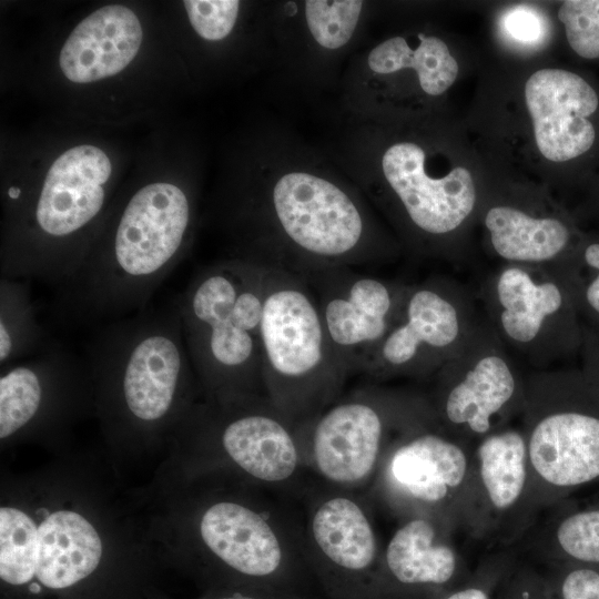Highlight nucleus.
Wrapping results in <instances>:
<instances>
[{
	"instance_id": "22",
	"label": "nucleus",
	"mask_w": 599,
	"mask_h": 599,
	"mask_svg": "<svg viewBox=\"0 0 599 599\" xmlns=\"http://www.w3.org/2000/svg\"><path fill=\"white\" fill-rule=\"evenodd\" d=\"M38 539L34 576L20 587H24L30 597L78 588L100 566L101 539L94 527L78 512L59 510L49 515L38 528Z\"/></svg>"
},
{
	"instance_id": "23",
	"label": "nucleus",
	"mask_w": 599,
	"mask_h": 599,
	"mask_svg": "<svg viewBox=\"0 0 599 599\" xmlns=\"http://www.w3.org/2000/svg\"><path fill=\"white\" fill-rule=\"evenodd\" d=\"M517 548L552 568L599 569V499L578 506L568 498L545 510Z\"/></svg>"
},
{
	"instance_id": "4",
	"label": "nucleus",
	"mask_w": 599,
	"mask_h": 599,
	"mask_svg": "<svg viewBox=\"0 0 599 599\" xmlns=\"http://www.w3.org/2000/svg\"><path fill=\"white\" fill-rule=\"evenodd\" d=\"M261 352L264 393L297 425L333 404L352 375L327 336L312 287L292 272L264 268Z\"/></svg>"
},
{
	"instance_id": "27",
	"label": "nucleus",
	"mask_w": 599,
	"mask_h": 599,
	"mask_svg": "<svg viewBox=\"0 0 599 599\" xmlns=\"http://www.w3.org/2000/svg\"><path fill=\"white\" fill-rule=\"evenodd\" d=\"M39 550L34 521L13 507L0 509V578L10 588H20L34 576Z\"/></svg>"
},
{
	"instance_id": "25",
	"label": "nucleus",
	"mask_w": 599,
	"mask_h": 599,
	"mask_svg": "<svg viewBox=\"0 0 599 599\" xmlns=\"http://www.w3.org/2000/svg\"><path fill=\"white\" fill-rule=\"evenodd\" d=\"M366 67L375 77L412 70L428 95L444 93L458 75V63L445 41L425 33H418L413 43L399 35L378 43L367 54Z\"/></svg>"
},
{
	"instance_id": "13",
	"label": "nucleus",
	"mask_w": 599,
	"mask_h": 599,
	"mask_svg": "<svg viewBox=\"0 0 599 599\" xmlns=\"http://www.w3.org/2000/svg\"><path fill=\"white\" fill-rule=\"evenodd\" d=\"M521 427L494 432L473 448L460 509V532L497 548H514L540 517Z\"/></svg>"
},
{
	"instance_id": "7",
	"label": "nucleus",
	"mask_w": 599,
	"mask_h": 599,
	"mask_svg": "<svg viewBox=\"0 0 599 599\" xmlns=\"http://www.w3.org/2000/svg\"><path fill=\"white\" fill-rule=\"evenodd\" d=\"M434 418L426 394L369 384L343 393L297 429L316 480L366 494L395 441Z\"/></svg>"
},
{
	"instance_id": "9",
	"label": "nucleus",
	"mask_w": 599,
	"mask_h": 599,
	"mask_svg": "<svg viewBox=\"0 0 599 599\" xmlns=\"http://www.w3.org/2000/svg\"><path fill=\"white\" fill-rule=\"evenodd\" d=\"M473 448L435 417L395 441L366 495L397 520L427 517L459 534Z\"/></svg>"
},
{
	"instance_id": "33",
	"label": "nucleus",
	"mask_w": 599,
	"mask_h": 599,
	"mask_svg": "<svg viewBox=\"0 0 599 599\" xmlns=\"http://www.w3.org/2000/svg\"><path fill=\"white\" fill-rule=\"evenodd\" d=\"M582 370L599 387V328L582 324Z\"/></svg>"
},
{
	"instance_id": "28",
	"label": "nucleus",
	"mask_w": 599,
	"mask_h": 599,
	"mask_svg": "<svg viewBox=\"0 0 599 599\" xmlns=\"http://www.w3.org/2000/svg\"><path fill=\"white\" fill-rule=\"evenodd\" d=\"M363 12L354 0H313L303 4V17L314 42L326 50L345 47L353 38Z\"/></svg>"
},
{
	"instance_id": "24",
	"label": "nucleus",
	"mask_w": 599,
	"mask_h": 599,
	"mask_svg": "<svg viewBox=\"0 0 599 599\" xmlns=\"http://www.w3.org/2000/svg\"><path fill=\"white\" fill-rule=\"evenodd\" d=\"M485 226L497 255L512 264L540 265L564 257L566 265L577 251H570V247L580 244L572 243L577 234L567 222L551 216H532L507 205L489 209Z\"/></svg>"
},
{
	"instance_id": "16",
	"label": "nucleus",
	"mask_w": 599,
	"mask_h": 599,
	"mask_svg": "<svg viewBox=\"0 0 599 599\" xmlns=\"http://www.w3.org/2000/svg\"><path fill=\"white\" fill-rule=\"evenodd\" d=\"M304 537L316 576L339 588L362 587L378 572L382 546L366 494L314 480L298 499Z\"/></svg>"
},
{
	"instance_id": "34",
	"label": "nucleus",
	"mask_w": 599,
	"mask_h": 599,
	"mask_svg": "<svg viewBox=\"0 0 599 599\" xmlns=\"http://www.w3.org/2000/svg\"><path fill=\"white\" fill-rule=\"evenodd\" d=\"M443 599H490V597L488 590L480 585H470L451 591Z\"/></svg>"
},
{
	"instance_id": "20",
	"label": "nucleus",
	"mask_w": 599,
	"mask_h": 599,
	"mask_svg": "<svg viewBox=\"0 0 599 599\" xmlns=\"http://www.w3.org/2000/svg\"><path fill=\"white\" fill-rule=\"evenodd\" d=\"M455 532L427 517L398 520L384 546L376 579L402 588H438L463 569Z\"/></svg>"
},
{
	"instance_id": "32",
	"label": "nucleus",
	"mask_w": 599,
	"mask_h": 599,
	"mask_svg": "<svg viewBox=\"0 0 599 599\" xmlns=\"http://www.w3.org/2000/svg\"><path fill=\"white\" fill-rule=\"evenodd\" d=\"M554 569L551 586L557 599H599V569L578 566Z\"/></svg>"
},
{
	"instance_id": "1",
	"label": "nucleus",
	"mask_w": 599,
	"mask_h": 599,
	"mask_svg": "<svg viewBox=\"0 0 599 599\" xmlns=\"http://www.w3.org/2000/svg\"><path fill=\"white\" fill-rule=\"evenodd\" d=\"M192 210L175 184L155 182L126 202L106 243L55 286L53 316L67 325L112 322L148 307L183 254Z\"/></svg>"
},
{
	"instance_id": "17",
	"label": "nucleus",
	"mask_w": 599,
	"mask_h": 599,
	"mask_svg": "<svg viewBox=\"0 0 599 599\" xmlns=\"http://www.w3.org/2000/svg\"><path fill=\"white\" fill-rule=\"evenodd\" d=\"M312 287L327 336L351 374L361 373L398 313L406 284L355 268L304 277Z\"/></svg>"
},
{
	"instance_id": "3",
	"label": "nucleus",
	"mask_w": 599,
	"mask_h": 599,
	"mask_svg": "<svg viewBox=\"0 0 599 599\" xmlns=\"http://www.w3.org/2000/svg\"><path fill=\"white\" fill-rule=\"evenodd\" d=\"M176 297L189 355L210 398L265 395L264 268L240 258L217 262L196 271Z\"/></svg>"
},
{
	"instance_id": "19",
	"label": "nucleus",
	"mask_w": 599,
	"mask_h": 599,
	"mask_svg": "<svg viewBox=\"0 0 599 599\" xmlns=\"http://www.w3.org/2000/svg\"><path fill=\"white\" fill-rule=\"evenodd\" d=\"M380 170L406 219L424 235L451 233L475 207L476 187L470 172L456 166L445 176L429 175L426 153L417 143L405 141L388 146Z\"/></svg>"
},
{
	"instance_id": "14",
	"label": "nucleus",
	"mask_w": 599,
	"mask_h": 599,
	"mask_svg": "<svg viewBox=\"0 0 599 599\" xmlns=\"http://www.w3.org/2000/svg\"><path fill=\"white\" fill-rule=\"evenodd\" d=\"M212 402L197 413L199 423L224 457L253 484L300 499L315 478L297 424L263 394Z\"/></svg>"
},
{
	"instance_id": "29",
	"label": "nucleus",
	"mask_w": 599,
	"mask_h": 599,
	"mask_svg": "<svg viewBox=\"0 0 599 599\" xmlns=\"http://www.w3.org/2000/svg\"><path fill=\"white\" fill-rule=\"evenodd\" d=\"M560 272L569 285L581 323L599 328V236L580 241Z\"/></svg>"
},
{
	"instance_id": "18",
	"label": "nucleus",
	"mask_w": 599,
	"mask_h": 599,
	"mask_svg": "<svg viewBox=\"0 0 599 599\" xmlns=\"http://www.w3.org/2000/svg\"><path fill=\"white\" fill-rule=\"evenodd\" d=\"M540 153L552 162H571L590 154L599 131V92L583 75L565 69H541L525 85Z\"/></svg>"
},
{
	"instance_id": "35",
	"label": "nucleus",
	"mask_w": 599,
	"mask_h": 599,
	"mask_svg": "<svg viewBox=\"0 0 599 599\" xmlns=\"http://www.w3.org/2000/svg\"><path fill=\"white\" fill-rule=\"evenodd\" d=\"M209 599H268L263 595H257L256 592H246L242 590H234L232 592H225L211 597ZM274 599V598H271Z\"/></svg>"
},
{
	"instance_id": "15",
	"label": "nucleus",
	"mask_w": 599,
	"mask_h": 599,
	"mask_svg": "<svg viewBox=\"0 0 599 599\" xmlns=\"http://www.w3.org/2000/svg\"><path fill=\"white\" fill-rule=\"evenodd\" d=\"M111 162L97 146L79 145L51 165L33 207V223L47 240L35 281L54 287L75 270L69 240L101 213Z\"/></svg>"
},
{
	"instance_id": "10",
	"label": "nucleus",
	"mask_w": 599,
	"mask_h": 599,
	"mask_svg": "<svg viewBox=\"0 0 599 599\" xmlns=\"http://www.w3.org/2000/svg\"><path fill=\"white\" fill-rule=\"evenodd\" d=\"M489 326L501 341L540 368L580 354L582 323L558 270L511 264L488 283Z\"/></svg>"
},
{
	"instance_id": "30",
	"label": "nucleus",
	"mask_w": 599,
	"mask_h": 599,
	"mask_svg": "<svg viewBox=\"0 0 599 599\" xmlns=\"http://www.w3.org/2000/svg\"><path fill=\"white\" fill-rule=\"evenodd\" d=\"M183 4L194 31L209 41L226 38L240 10V1L235 0H185Z\"/></svg>"
},
{
	"instance_id": "6",
	"label": "nucleus",
	"mask_w": 599,
	"mask_h": 599,
	"mask_svg": "<svg viewBox=\"0 0 599 599\" xmlns=\"http://www.w3.org/2000/svg\"><path fill=\"white\" fill-rule=\"evenodd\" d=\"M520 427L541 514L599 483V387L582 369L526 377Z\"/></svg>"
},
{
	"instance_id": "11",
	"label": "nucleus",
	"mask_w": 599,
	"mask_h": 599,
	"mask_svg": "<svg viewBox=\"0 0 599 599\" xmlns=\"http://www.w3.org/2000/svg\"><path fill=\"white\" fill-rule=\"evenodd\" d=\"M433 377L426 395L438 424L467 444L475 445L522 415L526 378L489 325Z\"/></svg>"
},
{
	"instance_id": "5",
	"label": "nucleus",
	"mask_w": 599,
	"mask_h": 599,
	"mask_svg": "<svg viewBox=\"0 0 599 599\" xmlns=\"http://www.w3.org/2000/svg\"><path fill=\"white\" fill-rule=\"evenodd\" d=\"M83 358L89 375L114 392L128 417L143 425L165 420L197 379L176 296L104 323Z\"/></svg>"
},
{
	"instance_id": "8",
	"label": "nucleus",
	"mask_w": 599,
	"mask_h": 599,
	"mask_svg": "<svg viewBox=\"0 0 599 599\" xmlns=\"http://www.w3.org/2000/svg\"><path fill=\"white\" fill-rule=\"evenodd\" d=\"M197 530L225 571L274 595L316 576L300 501L286 494L258 486L251 500L219 499L203 510Z\"/></svg>"
},
{
	"instance_id": "31",
	"label": "nucleus",
	"mask_w": 599,
	"mask_h": 599,
	"mask_svg": "<svg viewBox=\"0 0 599 599\" xmlns=\"http://www.w3.org/2000/svg\"><path fill=\"white\" fill-rule=\"evenodd\" d=\"M502 37L524 48L539 47L548 37L546 17L528 4H517L505 10L499 19Z\"/></svg>"
},
{
	"instance_id": "2",
	"label": "nucleus",
	"mask_w": 599,
	"mask_h": 599,
	"mask_svg": "<svg viewBox=\"0 0 599 599\" xmlns=\"http://www.w3.org/2000/svg\"><path fill=\"white\" fill-rule=\"evenodd\" d=\"M260 234L240 260L303 277L355 268L377 257L361 200L324 174L297 169L275 177L260 210Z\"/></svg>"
},
{
	"instance_id": "12",
	"label": "nucleus",
	"mask_w": 599,
	"mask_h": 599,
	"mask_svg": "<svg viewBox=\"0 0 599 599\" xmlns=\"http://www.w3.org/2000/svg\"><path fill=\"white\" fill-rule=\"evenodd\" d=\"M460 291L444 280L407 285L394 323L361 373L375 380L433 377L481 326H473Z\"/></svg>"
},
{
	"instance_id": "26",
	"label": "nucleus",
	"mask_w": 599,
	"mask_h": 599,
	"mask_svg": "<svg viewBox=\"0 0 599 599\" xmlns=\"http://www.w3.org/2000/svg\"><path fill=\"white\" fill-rule=\"evenodd\" d=\"M52 342L51 335L38 321L30 282L1 276V368L40 353Z\"/></svg>"
},
{
	"instance_id": "21",
	"label": "nucleus",
	"mask_w": 599,
	"mask_h": 599,
	"mask_svg": "<svg viewBox=\"0 0 599 599\" xmlns=\"http://www.w3.org/2000/svg\"><path fill=\"white\" fill-rule=\"evenodd\" d=\"M141 42L142 27L135 13L121 4L104 6L74 28L61 49L59 64L72 82L98 81L122 71Z\"/></svg>"
}]
</instances>
